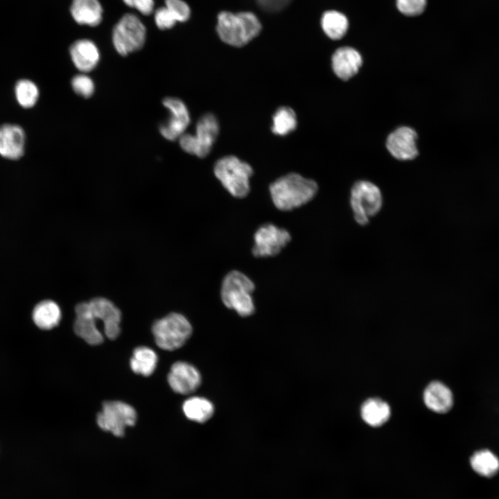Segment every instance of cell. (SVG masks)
Returning <instances> with one entry per match:
<instances>
[{
    "mask_svg": "<svg viewBox=\"0 0 499 499\" xmlns=\"http://www.w3.org/2000/svg\"><path fill=\"white\" fill-rule=\"evenodd\" d=\"M274 206L281 211H291L306 204L318 191L315 181L290 173L273 182L269 188Z\"/></svg>",
    "mask_w": 499,
    "mask_h": 499,
    "instance_id": "cell-1",
    "label": "cell"
},
{
    "mask_svg": "<svg viewBox=\"0 0 499 499\" xmlns=\"http://www.w3.org/2000/svg\"><path fill=\"white\" fill-rule=\"evenodd\" d=\"M261 28L257 16L250 11H222L217 17L216 31L220 39L232 46L247 44L260 33Z\"/></svg>",
    "mask_w": 499,
    "mask_h": 499,
    "instance_id": "cell-2",
    "label": "cell"
},
{
    "mask_svg": "<svg viewBox=\"0 0 499 499\" xmlns=\"http://www.w3.org/2000/svg\"><path fill=\"white\" fill-rule=\"evenodd\" d=\"M255 289L253 281L243 272L232 270L224 277L220 295L223 304L242 317L254 312L252 294Z\"/></svg>",
    "mask_w": 499,
    "mask_h": 499,
    "instance_id": "cell-3",
    "label": "cell"
},
{
    "mask_svg": "<svg viewBox=\"0 0 499 499\" xmlns=\"http://www.w3.org/2000/svg\"><path fill=\"white\" fill-rule=\"evenodd\" d=\"M213 173L224 188L234 197L245 198L250 192V179L253 174L252 166L234 155L219 159Z\"/></svg>",
    "mask_w": 499,
    "mask_h": 499,
    "instance_id": "cell-4",
    "label": "cell"
},
{
    "mask_svg": "<svg viewBox=\"0 0 499 499\" xmlns=\"http://www.w3.org/2000/svg\"><path fill=\"white\" fill-rule=\"evenodd\" d=\"M157 345L166 351L182 347L192 333V326L182 315L171 313L155 322L152 327Z\"/></svg>",
    "mask_w": 499,
    "mask_h": 499,
    "instance_id": "cell-5",
    "label": "cell"
},
{
    "mask_svg": "<svg viewBox=\"0 0 499 499\" xmlns=\"http://www.w3.org/2000/svg\"><path fill=\"white\" fill-rule=\"evenodd\" d=\"M349 202L355 221L360 225H366L369 218L380 211L383 195L374 183L358 180L351 188Z\"/></svg>",
    "mask_w": 499,
    "mask_h": 499,
    "instance_id": "cell-6",
    "label": "cell"
},
{
    "mask_svg": "<svg viewBox=\"0 0 499 499\" xmlns=\"http://www.w3.org/2000/svg\"><path fill=\"white\" fill-rule=\"evenodd\" d=\"M146 40V28L134 14L126 13L113 28L112 41L116 51L126 56L140 50Z\"/></svg>",
    "mask_w": 499,
    "mask_h": 499,
    "instance_id": "cell-7",
    "label": "cell"
},
{
    "mask_svg": "<svg viewBox=\"0 0 499 499\" xmlns=\"http://www.w3.org/2000/svg\"><path fill=\"white\" fill-rule=\"evenodd\" d=\"M220 125L216 116L207 113L198 121L195 134L185 132L179 138V143L186 152L203 158L209 155L219 134Z\"/></svg>",
    "mask_w": 499,
    "mask_h": 499,
    "instance_id": "cell-8",
    "label": "cell"
},
{
    "mask_svg": "<svg viewBox=\"0 0 499 499\" xmlns=\"http://www.w3.org/2000/svg\"><path fill=\"white\" fill-rule=\"evenodd\" d=\"M137 421L135 410L125 403L119 401H105L96 417L98 426L104 431L116 437H122L128 426H133Z\"/></svg>",
    "mask_w": 499,
    "mask_h": 499,
    "instance_id": "cell-9",
    "label": "cell"
},
{
    "mask_svg": "<svg viewBox=\"0 0 499 499\" xmlns=\"http://www.w3.org/2000/svg\"><path fill=\"white\" fill-rule=\"evenodd\" d=\"M290 240V234L286 229L270 223L263 225L254 234L252 254L256 257L276 256Z\"/></svg>",
    "mask_w": 499,
    "mask_h": 499,
    "instance_id": "cell-10",
    "label": "cell"
},
{
    "mask_svg": "<svg viewBox=\"0 0 499 499\" xmlns=\"http://www.w3.org/2000/svg\"><path fill=\"white\" fill-rule=\"evenodd\" d=\"M162 103L169 112V117L159 125L160 134L167 140L175 141L186 132L191 121L189 111L177 98L167 97Z\"/></svg>",
    "mask_w": 499,
    "mask_h": 499,
    "instance_id": "cell-11",
    "label": "cell"
},
{
    "mask_svg": "<svg viewBox=\"0 0 499 499\" xmlns=\"http://www.w3.org/2000/svg\"><path fill=\"white\" fill-rule=\"evenodd\" d=\"M418 135L409 126H400L387 137L385 147L392 157L399 161H410L419 155Z\"/></svg>",
    "mask_w": 499,
    "mask_h": 499,
    "instance_id": "cell-12",
    "label": "cell"
},
{
    "mask_svg": "<svg viewBox=\"0 0 499 499\" xmlns=\"http://www.w3.org/2000/svg\"><path fill=\"white\" fill-rule=\"evenodd\" d=\"M168 382L175 392L186 395L198 388L201 376L195 367L188 362L178 361L171 366Z\"/></svg>",
    "mask_w": 499,
    "mask_h": 499,
    "instance_id": "cell-13",
    "label": "cell"
},
{
    "mask_svg": "<svg viewBox=\"0 0 499 499\" xmlns=\"http://www.w3.org/2000/svg\"><path fill=\"white\" fill-rule=\"evenodd\" d=\"M88 303L94 318L103 322L105 335L110 340L116 339L121 331L120 310L111 301L103 297L94 298Z\"/></svg>",
    "mask_w": 499,
    "mask_h": 499,
    "instance_id": "cell-14",
    "label": "cell"
},
{
    "mask_svg": "<svg viewBox=\"0 0 499 499\" xmlns=\"http://www.w3.org/2000/svg\"><path fill=\"white\" fill-rule=\"evenodd\" d=\"M362 62L360 52L351 46L338 48L331 57L332 70L342 81H347L355 76L359 72Z\"/></svg>",
    "mask_w": 499,
    "mask_h": 499,
    "instance_id": "cell-15",
    "label": "cell"
},
{
    "mask_svg": "<svg viewBox=\"0 0 499 499\" xmlns=\"http://www.w3.org/2000/svg\"><path fill=\"white\" fill-rule=\"evenodd\" d=\"M76 318L73 324L76 334L91 345H98L103 342V336L96 326V319L92 315L89 303L82 302L75 308Z\"/></svg>",
    "mask_w": 499,
    "mask_h": 499,
    "instance_id": "cell-16",
    "label": "cell"
},
{
    "mask_svg": "<svg viewBox=\"0 0 499 499\" xmlns=\"http://www.w3.org/2000/svg\"><path fill=\"white\" fill-rule=\"evenodd\" d=\"M69 55L75 67L84 73L94 70L100 58L98 46L89 39H80L72 43Z\"/></svg>",
    "mask_w": 499,
    "mask_h": 499,
    "instance_id": "cell-17",
    "label": "cell"
},
{
    "mask_svg": "<svg viewBox=\"0 0 499 499\" xmlns=\"http://www.w3.org/2000/svg\"><path fill=\"white\" fill-rule=\"evenodd\" d=\"M25 134L22 128L16 125L6 124L0 127V155L7 159H17L24 153Z\"/></svg>",
    "mask_w": 499,
    "mask_h": 499,
    "instance_id": "cell-18",
    "label": "cell"
},
{
    "mask_svg": "<svg viewBox=\"0 0 499 499\" xmlns=\"http://www.w3.org/2000/svg\"><path fill=\"white\" fill-rule=\"evenodd\" d=\"M69 11L80 25L95 27L103 19V9L98 0H72Z\"/></svg>",
    "mask_w": 499,
    "mask_h": 499,
    "instance_id": "cell-19",
    "label": "cell"
},
{
    "mask_svg": "<svg viewBox=\"0 0 499 499\" xmlns=\"http://www.w3.org/2000/svg\"><path fill=\"white\" fill-rule=\"evenodd\" d=\"M426 405L437 413H445L453 405V396L450 389L439 381L430 383L423 393Z\"/></svg>",
    "mask_w": 499,
    "mask_h": 499,
    "instance_id": "cell-20",
    "label": "cell"
},
{
    "mask_svg": "<svg viewBox=\"0 0 499 499\" xmlns=\"http://www.w3.org/2000/svg\"><path fill=\"white\" fill-rule=\"evenodd\" d=\"M62 317L59 306L52 300H44L38 303L33 311V319L37 327L49 330L55 327Z\"/></svg>",
    "mask_w": 499,
    "mask_h": 499,
    "instance_id": "cell-21",
    "label": "cell"
},
{
    "mask_svg": "<svg viewBox=\"0 0 499 499\" xmlns=\"http://www.w3.org/2000/svg\"><path fill=\"white\" fill-rule=\"evenodd\" d=\"M361 416L368 425L378 427L389 419L390 408L386 402L380 399H369L361 407Z\"/></svg>",
    "mask_w": 499,
    "mask_h": 499,
    "instance_id": "cell-22",
    "label": "cell"
},
{
    "mask_svg": "<svg viewBox=\"0 0 499 499\" xmlns=\"http://www.w3.org/2000/svg\"><path fill=\"white\" fill-rule=\"evenodd\" d=\"M157 356L151 349L146 347L136 348L130 361L132 370L144 376H150L155 370Z\"/></svg>",
    "mask_w": 499,
    "mask_h": 499,
    "instance_id": "cell-23",
    "label": "cell"
},
{
    "mask_svg": "<svg viewBox=\"0 0 499 499\" xmlns=\"http://www.w3.org/2000/svg\"><path fill=\"white\" fill-rule=\"evenodd\" d=\"M321 25L326 36L331 40H338L346 34L349 21L344 14L336 10H328L322 15Z\"/></svg>",
    "mask_w": 499,
    "mask_h": 499,
    "instance_id": "cell-24",
    "label": "cell"
},
{
    "mask_svg": "<svg viewBox=\"0 0 499 499\" xmlns=\"http://www.w3.org/2000/svg\"><path fill=\"white\" fill-rule=\"evenodd\" d=\"M182 409L189 419L198 423L208 421L214 412V408L211 401L198 396L191 397L185 401Z\"/></svg>",
    "mask_w": 499,
    "mask_h": 499,
    "instance_id": "cell-25",
    "label": "cell"
},
{
    "mask_svg": "<svg viewBox=\"0 0 499 499\" xmlns=\"http://www.w3.org/2000/svg\"><path fill=\"white\" fill-rule=\"evenodd\" d=\"M297 125L295 111L287 106L279 107L272 116V132L279 136H285L294 131Z\"/></svg>",
    "mask_w": 499,
    "mask_h": 499,
    "instance_id": "cell-26",
    "label": "cell"
},
{
    "mask_svg": "<svg viewBox=\"0 0 499 499\" xmlns=\"http://www.w3.org/2000/svg\"><path fill=\"white\" fill-rule=\"evenodd\" d=\"M470 462L473 469L482 476L491 477L499 470L498 458L489 450L475 452Z\"/></svg>",
    "mask_w": 499,
    "mask_h": 499,
    "instance_id": "cell-27",
    "label": "cell"
},
{
    "mask_svg": "<svg viewBox=\"0 0 499 499\" xmlns=\"http://www.w3.org/2000/svg\"><path fill=\"white\" fill-rule=\"evenodd\" d=\"M15 95L21 106L29 108L34 106L37 101L39 89L32 81L21 80L16 84Z\"/></svg>",
    "mask_w": 499,
    "mask_h": 499,
    "instance_id": "cell-28",
    "label": "cell"
},
{
    "mask_svg": "<svg viewBox=\"0 0 499 499\" xmlns=\"http://www.w3.org/2000/svg\"><path fill=\"white\" fill-rule=\"evenodd\" d=\"M71 84L74 92L83 98H89L94 93L95 85L93 80L84 73L73 76Z\"/></svg>",
    "mask_w": 499,
    "mask_h": 499,
    "instance_id": "cell-29",
    "label": "cell"
},
{
    "mask_svg": "<svg viewBox=\"0 0 499 499\" xmlns=\"http://www.w3.org/2000/svg\"><path fill=\"white\" fill-rule=\"evenodd\" d=\"M165 7L172 13L177 22L186 21L191 15L189 6L183 0H164Z\"/></svg>",
    "mask_w": 499,
    "mask_h": 499,
    "instance_id": "cell-30",
    "label": "cell"
},
{
    "mask_svg": "<svg viewBox=\"0 0 499 499\" xmlns=\"http://www.w3.org/2000/svg\"><path fill=\"white\" fill-rule=\"evenodd\" d=\"M426 2V0H396V6L403 15L416 16L424 11Z\"/></svg>",
    "mask_w": 499,
    "mask_h": 499,
    "instance_id": "cell-31",
    "label": "cell"
},
{
    "mask_svg": "<svg viewBox=\"0 0 499 499\" xmlns=\"http://www.w3.org/2000/svg\"><path fill=\"white\" fill-rule=\"evenodd\" d=\"M154 20L157 27L160 30L170 29L177 23L172 13L165 6L160 7L155 11Z\"/></svg>",
    "mask_w": 499,
    "mask_h": 499,
    "instance_id": "cell-32",
    "label": "cell"
},
{
    "mask_svg": "<svg viewBox=\"0 0 499 499\" xmlns=\"http://www.w3.org/2000/svg\"><path fill=\"white\" fill-rule=\"evenodd\" d=\"M128 7L134 8L143 15H149L154 12V0H122Z\"/></svg>",
    "mask_w": 499,
    "mask_h": 499,
    "instance_id": "cell-33",
    "label": "cell"
}]
</instances>
